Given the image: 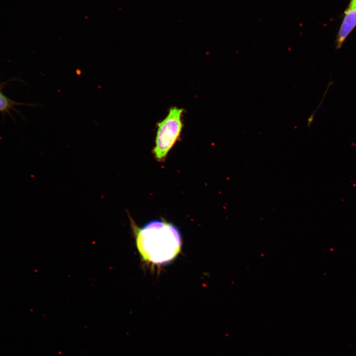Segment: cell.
<instances>
[{"label": "cell", "instance_id": "1", "mask_svg": "<svg viewBox=\"0 0 356 356\" xmlns=\"http://www.w3.org/2000/svg\"><path fill=\"white\" fill-rule=\"evenodd\" d=\"M136 248L142 261L166 265L181 252L182 237L178 227L166 221L153 220L139 227L128 214Z\"/></svg>", "mask_w": 356, "mask_h": 356}, {"label": "cell", "instance_id": "2", "mask_svg": "<svg viewBox=\"0 0 356 356\" xmlns=\"http://www.w3.org/2000/svg\"><path fill=\"white\" fill-rule=\"evenodd\" d=\"M182 108L172 107L167 116L157 123V130L153 153L159 162L165 160L179 137L183 128Z\"/></svg>", "mask_w": 356, "mask_h": 356}, {"label": "cell", "instance_id": "3", "mask_svg": "<svg viewBox=\"0 0 356 356\" xmlns=\"http://www.w3.org/2000/svg\"><path fill=\"white\" fill-rule=\"evenodd\" d=\"M338 33L335 44L337 49L341 48L346 38L356 26V7L350 3Z\"/></svg>", "mask_w": 356, "mask_h": 356}, {"label": "cell", "instance_id": "4", "mask_svg": "<svg viewBox=\"0 0 356 356\" xmlns=\"http://www.w3.org/2000/svg\"><path fill=\"white\" fill-rule=\"evenodd\" d=\"M9 105L8 99L0 92V111L4 110Z\"/></svg>", "mask_w": 356, "mask_h": 356}, {"label": "cell", "instance_id": "5", "mask_svg": "<svg viewBox=\"0 0 356 356\" xmlns=\"http://www.w3.org/2000/svg\"><path fill=\"white\" fill-rule=\"evenodd\" d=\"M351 3L354 4L356 7V0H352Z\"/></svg>", "mask_w": 356, "mask_h": 356}]
</instances>
